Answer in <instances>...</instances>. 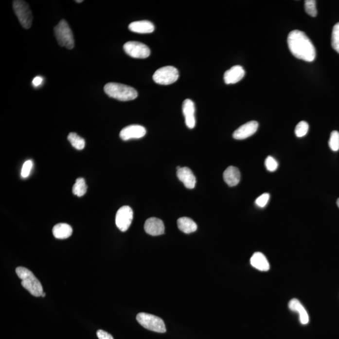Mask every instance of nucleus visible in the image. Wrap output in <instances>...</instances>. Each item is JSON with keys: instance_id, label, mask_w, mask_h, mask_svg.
<instances>
[{"instance_id": "nucleus-10", "label": "nucleus", "mask_w": 339, "mask_h": 339, "mask_svg": "<svg viewBox=\"0 0 339 339\" xmlns=\"http://www.w3.org/2000/svg\"><path fill=\"white\" fill-rule=\"evenodd\" d=\"M146 129L140 125H129L121 131L120 137L124 141L131 139H139L146 135Z\"/></svg>"}, {"instance_id": "nucleus-17", "label": "nucleus", "mask_w": 339, "mask_h": 339, "mask_svg": "<svg viewBox=\"0 0 339 339\" xmlns=\"http://www.w3.org/2000/svg\"><path fill=\"white\" fill-rule=\"evenodd\" d=\"M223 177L224 181L229 186H236L240 182V172L238 168L230 166L224 171Z\"/></svg>"}, {"instance_id": "nucleus-11", "label": "nucleus", "mask_w": 339, "mask_h": 339, "mask_svg": "<svg viewBox=\"0 0 339 339\" xmlns=\"http://www.w3.org/2000/svg\"><path fill=\"white\" fill-rule=\"evenodd\" d=\"M258 126V123L255 121L246 123L234 131L232 137L236 140L246 139L256 132Z\"/></svg>"}, {"instance_id": "nucleus-21", "label": "nucleus", "mask_w": 339, "mask_h": 339, "mask_svg": "<svg viewBox=\"0 0 339 339\" xmlns=\"http://www.w3.org/2000/svg\"><path fill=\"white\" fill-rule=\"evenodd\" d=\"M177 225L179 230L185 234H191L195 232L197 229V224L191 218L181 217L177 221Z\"/></svg>"}, {"instance_id": "nucleus-6", "label": "nucleus", "mask_w": 339, "mask_h": 339, "mask_svg": "<svg viewBox=\"0 0 339 339\" xmlns=\"http://www.w3.org/2000/svg\"><path fill=\"white\" fill-rule=\"evenodd\" d=\"M13 6L21 26L25 29H29L32 24L33 15L27 2L15 0L13 2Z\"/></svg>"}, {"instance_id": "nucleus-26", "label": "nucleus", "mask_w": 339, "mask_h": 339, "mask_svg": "<svg viewBox=\"0 0 339 339\" xmlns=\"http://www.w3.org/2000/svg\"><path fill=\"white\" fill-rule=\"evenodd\" d=\"M308 128H309V126H308L307 123L304 122V121L300 122L295 128L296 136L299 138L303 137L307 134Z\"/></svg>"}, {"instance_id": "nucleus-4", "label": "nucleus", "mask_w": 339, "mask_h": 339, "mask_svg": "<svg viewBox=\"0 0 339 339\" xmlns=\"http://www.w3.org/2000/svg\"><path fill=\"white\" fill-rule=\"evenodd\" d=\"M56 38L61 47L72 49L74 47V36L72 30L66 20H62L54 28Z\"/></svg>"}, {"instance_id": "nucleus-25", "label": "nucleus", "mask_w": 339, "mask_h": 339, "mask_svg": "<svg viewBox=\"0 0 339 339\" xmlns=\"http://www.w3.org/2000/svg\"><path fill=\"white\" fill-rule=\"evenodd\" d=\"M329 144L330 149L334 152L339 150V133L338 131H333L330 134Z\"/></svg>"}, {"instance_id": "nucleus-18", "label": "nucleus", "mask_w": 339, "mask_h": 339, "mask_svg": "<svg viewBox=\"0 0 339 339\" xmlns=\"http://www.w3.org/2000/svg\"><path fill=\"white\" fill-rule=\"evenodd\" d=\"M288 307L291 310L297 312L299 314L300 321L302 324H307L309 321V317H308V313L305 308L300 303L299 300L295 299L291 300L288 303Z\"/></svg>"}, {"instance_id": "nucleus-24", "label": "nucleus", "mask_w": 339, "mask_h": 339, "mask_svg": "<svg viewBox=\"0 0 339 339\" xmlns=\"http://www.w3.org/2000/svg\"><path fill=\"white\" fill-rule=\"evenodd\" d=\"M331 42L332 47L339 54V22L334 25L332 30Z\"/></svg>"}, {"instance_id": "nucleus-12", "label": "nucleus", "mask_w": 339, "mask_h": 339, "mask_svg": "<svg viewBox=\"0 0 339 339\" xmlns=\"http://www.w3.org/2000/svg\"><path fill=\"white\" fill-rule=\"evenodd\" d=\"M144 231L151 236H160L165 232V226L161 219L156 217L149 218L144 226Z\"/></svg>"}, {"instance_id": "nucleus-8", "label": "nucleus", "mask_w": 339, "mask_h": 339, "mask_svg": "<svg viewBox=\"0 0 339 339\" xmlns=\"http://www.w3.org/2000/svg\"><path fill=\"white\" fill-rule=\"evenodd\" d=\"M125 53L135 59H146L150 55V50L147 45L139 42H126L123 46Z\"/></svg>"}, {"instance_id": "nucleus-16", "label": "nucleus", "mask_w": 339, "mask_h": 339, "mask_svg": "<svg viewBox=\"0 0 339 339\" xmlns=\"http://www.w3.org/2000/svg\"><path fill=\"white\" fill-rule=\"evenodd\" d=\"M131 32L138 34H150L155 30V26L151 21L142 20L134 21L129 25Z\"/></svg>"}, {"instance_id": "nucleus-33", "label": "nucleus", "mask_w": 339, "mask_h": 339, "mask_svg": "<svg viewBox=\"0 0 339 339\" xmlns=\"http://www.w3.org/2000/svg\"><path fill=\"white\" fill-rule=\"evenodd\" d=\"M75 2H77V3H82V2H83V0H81V1H75Z\"/></svg>"}, {"instance_id": "nucleus-9", "label": "nucleus", "mask_w": 339, "mask_h": 339, "mask_svg": "<svg viewBox=\"0 0 339 339\" xmlns=\"http://www.w3.org/2000/svg\"><path fill=\"white\" fill-rule=\"evenodd\" d=\"M133 219V212L130 207L123 206L116 213V224L119 230L125 232L130 227Z\"/></svg>"}, {"instance_id": "nucleus-31", "label": "nucleus", "mask_w": 339, "mask_h": 339, "mask_svg": "<svg viewBox=\"0 0 339 339\" xmlns=\"http://www.w3.org/2000/svg\"><path fill=\"white\" fill-rule=\"evenodd\" d=\"M97 336L99 339H114L113 336L107 332L103 330H99L97 331Z\"/></svg>"}, {"instance_id": "nucleus-1", "label": "nucleus", "mask_w": 339, "mask_h": 339, "mask_svg": "<svg viewBox=\"0 0 339 339\" xmlns=\"http://www.w3.org/2000/svg\"><path fill=\"white\" fill-rule=\"evenodd\" d=\"M289 49L297 59L313 62L316 57V51L312 41L303 32L295 30L288 36Z\"/></svg>"}, {"instance_id": "nucleus-34", "label": "nucleus", "mask_w": 339, "mask_h": 339, "mask_svg": "<svg viewBox=\"0 0 339 339\" xmlns=\"http://www.w3.org/2000/svg\"><path fill=\"white\" fill-rule=\"evenodd\" d=\"M41 297H45V293H44V292L43 293V294L42 295V296H41Z\"/></svg>"}, {"instance_id": "nucleus-28", "label": "nucleus", "mask_w": 339, "mask_h": 339, "mask_svg": "<svg viewBox=\"0 0 339 339\" xmlns=\"http://www.w3.org/2000/svg\"><path fill=\"white\" fill-rule=\"evenodd\" d=\"M265 166L269 172H275L278 167V163L273 157L268 156L265 160Z\"/></svg>"}, {"instance_id": "nucleus-27", "label": "nucleus", "mask_w": 339, "mask_h": 339, "mask_svg": "<svg viewBox=\"0 0 339 339\" xmlns=\"http://www.w3.org/2000/svg\"><path fill=\"white\" fill-rule=\"evenodd\" d=\"M305 9L306 12L310 15L311 17H316L317 15L316 1H315V0H306L305 1Z\"/></svg>"}, {"instance_id": "nucleus-30", "label": "nucleus", "mask_w": 339, "mask_h": 339, "mask_svg": "<svg viewBox=\"0 0 339 339\" xmlns=\"http://www.w3.org/2000/svg\"><path fill=\"white\" fill-rule=\"evenodd\" d=\"M269 197H270V196H269V194L265 193L262 194L260 197L256 198L255 201L256 206L261 207V208L265 207L267 206L268 202L269 201Z\"/></svg>"}, {"instance_id": "nucleus-35", "label": "nucleus", "mask_w": 339, "mask_h": 339, "mask_svg": "<svg viewBox=\"0 0 339 339\" xmlns=\"http://www.w3.org/2000/svg\"><path fill=\"white\" fill-rule=\"evenodd\" d=\"M337 204H338V206L339 207V198H338V201H337Z\"/></svg>"}, {"instance_id": "nucleus-23", "label": "nucleus", "mask_w": 339, "mask_h": 339, "mask_svg": "<svg viewBox=\"0 0 339 339\" xmlns=\"http://www.w3.org/2000/svg\"><path fill=\"white\" fill-rule=\"evenodd\" d=\"M68 138L73 147L77 150H81L85 147V141L77 134L75 133H69Z\"/></svg>"}, {"instance_id": "nucleus-3", "label": "nucleus", "mask_w": 339, "mask_h": 339, "mask_svg": "<svg viewBox=\"0 0 339 339\" xmlns=\"http://www.w3.org/2000/svg\"><path fill=\"white\" fill-rule=\"evenodd\" d=\"M106 94L119 101H128L137 98L138 92L135 88L125 84L109 83L105 86Z\"/></svg>"}, {"instance_id": "nucleus-29", "label": "nucleus", "mask_w": 339, "mask_h": 339, "mask_svg": "<svg viewBox=\"0 0 339 339\" xmlns=\"http://www.w3.org/2000/svg\"><path fill=\"white\" fill-rule=\"evenodd\" d=\"M32 167H33V162H32V161H26L24 164H23L22 168H21V177L24 178H27V177L29 176Z\"/></svg>"}, {"instance_id": "nucleus-13", "label": "nucleus", "mask_w": 339, "mask_h": 339, "mask_svg": "<svg viewBox=\"0 0 339 339\" xmlns=\"http://www.w3.org/2000/svg\"><path fill=\"white\" fill-rule=\"evenodd\" d=\"M182 111L185 116V124L188 128H194L196 126L195 105L191 99H185L183 103Z\"/></svg>"}, {"instance_id": "nucleus-5", "label": "nucleus", "mask_w": 339, "mask_h": 339, "mask_svg": "<svg viewBox=\"0 0 339 339\" xmlns=\"http://www.w3.org/2000/svg\"><path fill=\"white\" fill-rule=\"evenodd\" d=\"M138 322L145 329L158 333H165V323L160 317L146 313H140L137 316Z\"/></svg>"}, {"instance_id": "nucleus-32", "label": "nucleus", "mask_w": 339, "mask_h": 339, "mask_svg": "<svg viewBox=\"0 0 339 339\" xmlns=\"http://www.w3.org/2000/svg\"><path fill=\"white\" fill-rule=\"evenodd\" d=\"M42 77L37 76L35 77V78L33 80V81H32V84H33V85L35 86V87H38V86H39L40 85H41V84H42Z\"/></svg>"}, {"instance_id": "nucleus-20", "label": "nucleus", "mask_w": 339, "mask_h": 339, "mask_svg": "<svg viewBox=\"0 0 339 339\" xmlns=\"http://www.w3.org/2000/svg\"><path fill=\"white\" fill-rule=\"evenodd\" d=\"M73 232L72 227L68 224L60 223L54 227L53 233L55 238L65 239L72 235Z\"/></svg>"}, {"instance_id": "nucleus-7", "label": "nucleus", "mask_w": 339, "mask_h": 339, "mask_svg": "<svg viewBox=\"0 0 339 339\" xmlns=\"http://www.w3.org/2000/svg\"><path fill=\"white\" fill-rule=\"evenodd\" d=\"M178 71L173 66H165L160 68L153 75V81L161 85H169L178 80Z\"/></svg>"}, {"instance_id": "nucleus-15", "label": "nucleus", "mask_w": 339, "mask_h": 339, "mask_svg": "<svg viewBox=\"0 0 339 339\" xmlns=\"http://www.w3.org/2000/svg\"><path fill=\"white\" fill-rule=\"evenodd\" d=\"M245 75V71L241 66H233L224 73V81L227 84H236L240 81Z\"/></svg>"}, {"instance_id": "nucleus-14", "label": "nucleus", "mask_w": 339, "mask_h": 339, "mask_svg": "<svg viewBox=\"0 0 339 339\" xmlns=\"http://www.w3.org/2000/svg\"><path fill=\"white\" fill-rule=\"evenodd\" d=\"M177 176L187 189H192L196 187V178L195 176L190 168L181 167L177 170Z\"/></svg>"}, {"instance_id": "nucleus-2", "label": "nucleus", "mask_w": 339, "mask_h": 339, "mask_svg": "<svg viewBox=\"0 0 339 339\" xmlns=\"http://www.w3.org/2000/svg\"><path fill=\"white\" fill-rule=\"evenodd\" d=\"M16 273L21 280V285L23 288L29 291L30 294L36 297L42 296L44 293L42 285L31 271L26 268L20 267L17 268Z\"/></svg>"}, {"instance_id": "nucleus-22", "label": "nucleus", "mask_w": 339, "mask_h": 339, "mask_svg": "<svg viewBox=\"0 0 339 339\" xmlns=\"http://www.w3.org/2000/svg\"><path fill=\"white\" fill-rule=\"evenodd\" d=\"M88 187L85 180L83 178L76 179L75 184L72 187V192L77 197H82L87 192Z\"/></svg>"}, {"instance_id": "nucleus-19", "label": "nucleus", "mask_w": 339, "mask_h": 339, "mask_svg": "<svg viewBox=\"0 0 339 339\" xmlns=\"http://www.w3.org/2000/svg\"><path fill=\"white\" fill-rule=\"evenodd\" d=\"M250 263L252 267L261 271H267L269 269V264L267 258L260 252H256L252 256Z\"/></svg>"}]
</instances>
